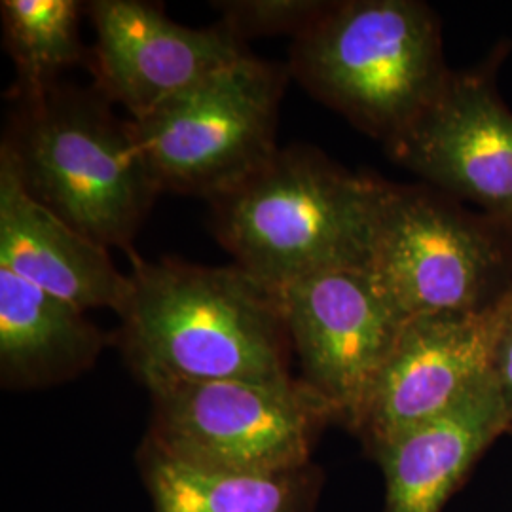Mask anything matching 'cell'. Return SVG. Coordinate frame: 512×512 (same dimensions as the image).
Masks as SVG:
<instances>
[{"label": "cell", "mask_w": 512, "mask_h": 512, "mask_svg": "<svg viewBox=\"0 0 512 512\" xmlns=\"http://www.w3.org/2000/svg\"><path fill=\"white\" fill-rule=\"evenodd\" d=\"M133 258L124 348L148 389L200 382L287 385V342L274 289L234 266Z\"/></svg>", "instance_id": "obj_1"}, {"label": "cell", "mask_w": 512, "mask_h": 512, "mask_svg": "<svg viewBox=\"0 0 512 512\" xmlns=\"http://www.w3.org/2000/svg\"><path fill=\"white\" fill-rule=\"evenodd\" d=\"M387 181L311 147L279 148L238 188L211 200L236 264L270 289L334 270H370Z\"/></svg>", "instance_id": "obj_2"}, {"label": "cell", "mask_w": 512, "mask_h": 512, "mask_svg": "<svg viewBox=\"0 0 512 512\" xmlns=\"http://www.w3.org/2000/svg\"><path fill=\"white\" fill-rule=\"evenodd\" d=\"M0 148L37 202L107 249L129 253L162 192L131 120L116 118L97 88L54 86L23 101Z\"/></svg>", "instance_id": "obj_3"}, {"label": "cell", "mask_w": 512, "mask_h": 512, "mask_svg": "<svg viewBox=\"0 0 512 512\" xmlns=\"http://www.w3.org/2000/svg\"><path fill=\"white\" fill-rule=\"evenodd\" d=\"M291 73L384 145L410 128L452 69L437 12L420 0H338L294 37Z\"/></svg>", "instance_id": "obj_4"}, {"label": "cell", "mask_w": 512, "mask_h": 512, "mask_svg": "<svg viewBox=\"0 0 512 512\" xmlns=\"http://www.w3.org/2000/svg\"><path fill=\"white\" fill-rule=\"evenodd\" d=\"M283 90L285 71L251 54L131 120L160 190L211 202L270 164Z\"/></svg>", "instance_id": "obj_5"}, {"label": "cell", "mask_w": 512, "mask_h": 512, "mask_svg": "<svg viewBox=\"0 0 512 512\" xmlns=\"http://www.w3.org/2000/svg\"><path fill=\"white\" fill-rule=\"evenodd\" d=\"M370 272L410 319L488 310L512 291V234L429 184L387 183Z\"/></svg>", "instance_id": "obj_6"}, {"label": "cell", "mask_w": 512, "mask_h": 512, "mask_svg": "<svg viewBox=\"0 0 512 512\" xmlns=\"http://www.w3.org/2000/svg\"><path fill=\"white\" fill-rule=\"evenodd\" d=\"M154 421L148 444L165 458L228 475L302 471L315 437L336 420L310 387L200 382L150 389Z\"/></svg>", "instance_id": "obj_7"}, {"label": "cell", "mask_w": 512, "mask_h": 512, "mask_svg": "<svg viewBox=\"0 0 512 512\" xmlns=\"http://www.w3.org/2000/svg\"><path fill=\"white\" fill-rule=\"evenodd\" d=\"M274 291L300 382L353 431L410 317L370 270L308 275Z\"/></svg>", "instance_id": "obj_8"}, {"label": "cell", "mask_w": 512, "mask_h": 512, "mask_svg": "<svg viewBox=\"0 0 512 512\" xmlns=\"http://www.w3.org/2000/svg\"><path fill=\"white\" fill-rule=\"evenodd\" d=\"M497 61L452 71L437 99L387 152L440 192L473 203L512 234V110L495 86Z\"/></svg>", "instance_id": "obj_9"}, {"label": "cell", "mask_w": 512, "mask_h": 512, "mask_svg": "<svg viewBox=\"0 0 512 512\" xmlns=\"http://www.w3.org/2000/svg\"><path fill=\"white\" fill-rule=\"evenodd\" d=\"M509 294L488 310L406 323L353 429L372 452L439 418L490 374Z\"/></svg>", "instance_id": "obj_10"}, {"label": "cell", "mask_w": 512, "mask_h": 512, "mask_svg": "<svg viewBox=\"0 0 512 512\" xmlns=\"http://www.w3.org/2000/svg\"><path fill=\"white\" fill-rule=\"evenodd\" d=\"M95 31V88L139 120L169 97L251 55L222 23L184 27L139 0L88 4Z\"/></svg>", "instance_id": "obj_11"}, {"label": "cell", "mask_w": 512, "mask_h": 512, "mask_svg": "<svg viewBox=\"0 0 512 512\" xmlns=\"http://www.w3.org/2000/svg\"><path fill=\"white\" fill-rule=\"evenodd\" d=\"M0 266L82 311L109 308L118 315L131 296V275L109 249L86 238L37 202L0 148Z\"/></svg>", "instance_id": "obj_12"}, {"label": "cell", "mask_w": 512, "mask_h": 512, "mask_svg": "<svg viewBox=\"0 0 512 512\" xmlns=\"http://www.w3.org/2000/svg\"><path fill=\"white\" fill-rule=\"evenodd\" d=\"M511 429L490 370L448 412L372 452L384 469L382 512H442L478 458Z\"/></svg>", "instance_id": "obj_13"}, {"label": "cell", "mask_w": 512, "mask_h": 512, "mask_svg": "<svg viewBox=\"0 0 512 512\" xmlns=\"http://www.w3.org/2000/svg\"><path fill=\"white\" fill-rule=\"evenodd\" d=\"M103 344L86 311L0 266V368L6 384L71 378L92 365Z\"/></svg>", "instance_id": "obj_14"}, {"label": "cell", "mask_w": 512, "mask_h": 512, "mask_svg": "<svg viewBox=\"0 0 512 512\" xmlns=\"http://www.w3.org/2000/svg\"><path fill=\"white\" fill-rule=\"evenodd\" d=\"M147 482L156 512H308L300 471L289 475H228L165 458L147 446Z\"/></svg>", "instance_id": "obj_15"}, {"label": "cell", "mask_w": 512, "mask_h": 512, "mask_svg": "<svg viewBox=\"0 0 512 512\" xmlns=\"http://www.w3.org/2000/svg\"><path fill=\"white\" fill-rule=\"evenodd\" d=\"M76 0H2L6 50L18 73L23 101L52 90L57 76L84 59Z\"/></svg>", "instance_id": "obj_16"}, {"label": "cell", "mask_w": 512, "mask_h": 512, "mask_svg": "<svg viewBox=\"0 0 512 512\" xmlns=\"http://www.w3.org/2000/svg\"><path fill=\"white\" fill-rule=\"evenodd\" d=\"M329 2L325 0H220L213 2L220 23L239 40L253 37H298Z\"/></svg>", "instance_id": "obj_17"}, {"label": "cell", "mask_w": 512, "mask_h": 512, "mask_svg": "<svg viewBox=\"0 0 512 512\" xmlns=\"http://www.w3.org/2000/svg\"><path fill=\"white\" fill-rule=\"evenodd\" d=\"M492 376L503 406L512 423V291L509 294L507 315L499 332L492 357Z\"/></svg>", "instance_id": "obj_18"}]
</instances>
